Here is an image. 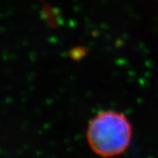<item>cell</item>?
I'll list each match as a JSON object with an SVG mask.
<instances>
[{
    "mask_svg": "<svg viewBox=\"0 0 158 158\" xmlns=\"http://www.w3.org/2000/svg\"><path fill=\"white\" fill-rule=\"evenodd\" d=\"M132 135L131 125L122 113L106 110L92 118L88 125L86 139L95 154L113 157L124 152Z\"/></svg>",
    "mask_w": 158,
    "mask_h": 158,
    "instance_id": "obj_1",
    "label": "cell"
}]
</instances>
